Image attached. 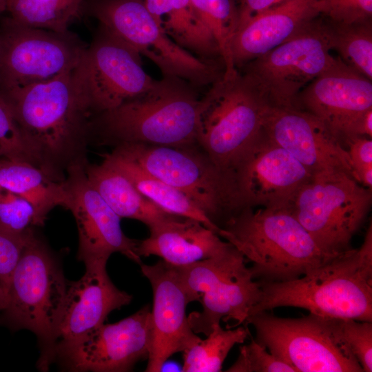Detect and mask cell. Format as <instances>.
Returning <instances> with one entry per match:
<instances>
[{"label":"cell","mask_w":372,"mask_h":372,"mask_svg":"<svg viewBox=\"0 0 372 372\" xmlns=\"http://www.w3.org/2000/svg\"><path fill=\"white\" fill-rule=\"evenodd\" d=\"M74 70L46 82L0 92L39 167L59 182L65 180L70 166L87 162L91 141L93 116L76 85Z\"/></svg>","instance_id":"obj_1"},{"label":"cell","mask_w":372,"mask_h":372,"mask_svg":"<svg viewBox=\"0 0 372 372\" xmlns=\"http://www.w3.org/2000/svg\"><path fill=\"white\" fill-rule=\"evenodd\" d=\"M260 282L262 297L251 315L291 307L326 318L372 322L371 225L359 248L340 253L298 278Z\"/></svg>","instance_id":"obj_2"},{"label":"cell","mask_w":372,"mask_h":372,"mask_svg":"<svg viewBox=\"0 0 372 372\" xmlns=\"http://www.w3.org/2000/svg\"><path fill=\"white\" fill-rule=\"evenodd\" d=\"M198 90L184 81L163 77L145 93L94 116L91 140L114 147L196 145Z\"/></svg>","instance_id":"obj_3"},{"label":"cell","mask_w":372,"mask_h":372,"mask_svg":"<svg viewBox=\"0 0 372 372\" xmlns=\"http://www.w3.org/2000/svg\"><path fill=\"white\" fill-rule=\"evenodd\" d=\"M218 235L251 263L250 270L258 281L292 280L335 256L320 248L289 207L243 209Z\"/></svg>","instance_id":"obj_4"},{"label":"cell","mask_w":372,"mask_h":372,"mask_svg":"<svg viewBox=\"0 0 372 372\" xmlns=\"http://www.w3.org/2000/svg\"><path fill=\"white\" fill-rule=\"evenodd\" d=\"M68 282L58 258L34 232L10 277L0 325L12 331L26 329L36 335L40 352L37 367L41 371L56 362Z\"/></svg>","instance_id":"obj_5"},{"label":"cell","mask_w":372,"mask_h":372,"mask_svg":"<svg viewBox=\"0 0 372 372\" xmlns=\"http://www.w3.org/2000/svg\"><path fill=\"white\" fill-rule=\"evenodd\" d=\"M113 152L192 200L220 228L242 210L228 172L198 145L124 144Z\"/></svg>","instance_id":"obj_6"},{"label":"cell","mask_w":372,"mask_h":372,"mask_svg":"<svg viewBox=\"0 0 372 372\" xmlns=\"http://www.w3.org/2000/svg\"><path fill=\"white\" fill-rule=\"evenodd\" d=\"M85 14L150 59L164 78L180 79L200 90L210 87L224 74L223 61H204L173 41L162 30L144 0H87Z\"/></svg>","instance_id":"obj_7"},{"label":"cell","mask_w":372,"mask_h":372,"mask_svg":"<svg viewBox=\"0 0 372 372\" xmlns=\"http://www.w3.org/2000/svg\"><path fill=\"white\" fill-rule=\"evenodd\" d=\"M175 268L190 302L202 305L201 311L187 316L196 334L207 336L221 320L233 322L231 328L245 324L261 299L260 281L231 244L214 256Z\"/></svg>","instance_id":"obj_8"},{"label":"cell","mask_w":372,"mask_h":372,"mask_svg":"<svg viewBox=\"0 0 372 372\" xmlns=\"http://www.w3.org/2000/svg\"><path fill=\"white\" fill-rule=\"evenodd\" d=\"M269 105L238 70L213 83L202 96L197 143L224 171L262 129Z\"/></svg>","instance_id":"obj_9"},{"label":"cell","mask_w":372,"mask_h":372,"mask_svg":"<svg viewBox=\"0 0 372 372\" xmlns=\"http://www.w3.org/2000/svg\"><path fill=\"white\" fill-rule=\"evenodd\" d=\"M371 200V189L335 172L312 176L288 207L323 251L336 255L351 249Z\"/></svg>","instance_id":"obj_10"},{"label":"cell","mask_w":372,"mask_h":372,"mask_svg":"<svg viewBox=\"0 0 372 372\" xmlns=\"http://www.w3.org/2000/svg\"><path fill=\"white\" fill-rule=\"evenodd\" d=\"M245 324L256 331V340L297 372H363L344 342L338 318L310 313L280 318L260 311Z\"/></svg>","instance_id":"obj_11"},{"label":"cell","mask_w":372,"mask_h":372,"mask_svg":"<svg viewBox=\"0 0 372 372\" xmlns=\"http://www.w3.org/2000/svg\"><path fill=\"white\" fill-rule=\"evenodd\" d=\"M319 16L300 32L239 71L270 107H295L300 92L335 65Z\"/></svg>","instance_id":"obj_12"},{"label":"cell","mask_w":372,"mask_h":372,"mask_svg":"<svg viewBox=\"0 0 372 372\" xmlns=\"http://www.w3.org/2000/svg\"><path fill=\"white\" fill-rule=\"evenodd\" d=\"M87 45L70 30L60 32L0 21V92L50 81L73 70Z\"/></svg>","instance_id":"obj_13"},{"label":"cell","mask_w":372,"mask_h":372,"mask_svg":"<svg viewBox=\"0 0 372 372\" xmlns=\"http://www.w3.org/2000/svg\"><path fill=\"white\" fill-rule=\"evenodd\" d=\"M74 75L93 116L145 93L158 82L145 72L136 50L101 25Z\"/></svg>","instance_id":"obj_14"},{"label":"cell","mask_w":372,"mask_h":372,"mask_svg":"<svg viewBox=\"0 0 372 372\" xmlns=\"http://www.w3.org/2000/svg\"><path fill=\"white\" fill-rule=\"evenodd\" d=\"M242 209L288 207L312 175L262 129L227 171Z\"/></svg>","instance_id":"obj_15"},{"label":"cell","mask_w":372,"mask_h":372,"mask_svg":"<svg viewBox=\"0 0 372 372\" xmlns=\"http://www.w3.org/2000/svg\"><path fill=\"white\" fill-rule=\"evenodd\" d=\"M152 347L151 308L112 324H103L59 352L56 362L70 371L125 372L148 359Z\"/></svg>","instance_id":"obj_16"},{"label":"cell","mask_w":372,"mask_h":372,"mask_svg":"<svg viewBox=\"0 0 372 372\" xmlns=\"http://www.w3.org/2000/svg\"><path fill=\"white\" fill-rule=\"evenodd\" d=\"M85 163L70 166L63 180L68 194L66 209L72 213L78 228L77 258L84 263L107 262L112 254L120 253L141 265L142 258L137 252L139 240L123 233L121 218L90 183Z\"/></svg>","instance_id":"obj_17"},{"label":"cell","mask_w":372,"mask_h":372,"mask_svg":"<svg viewBox=\"0 0 372 372\" xmlns=\"http://www.w3.org/2000/svg\"><path fill=\"white\" fill-rule=\"evenodd\" d=\"M262 130L312 176L343 172L354 178L346 148L325 124L313 114L294 107L269 106Z\"/></svg>","instance_id":"obj_18"},{"label":"cell","mask_w":372,"mask_h":372,"mask_svg":"<svg viewBox=\"0 0 372 372\" xmlns=\"http://www.w3.org/2000/svg\"><path fill=\"white\" fill-rule=\"evenodd\" d=\"M141 269L153 292L152 347L145 371L158 372L169 357L183 353L200 337L189 323L186 308L191 302L175 267L161 260L142 263Z\"/></svg>","instance_id":"obj_19"},{"label":"cell","mask_w":372,"mask_h":372,"mask_svg":"<svg viewBox=\"0 0 372 372\" xmlns=\"http://www.w3.org/2000/svg\"><path fill=\"white\" fill-rule=\"evenodd\" d=\"M371 81L340 59L300 92L295 107L316 116L342 142L353 122L372 108Z\"/></svg>","instance_id":"obj_20"},{"label":"cell","mask_w":372,"mask_h":372,"mask_svg":"<svg viewBox=\"0 0 372 372\" xmlns=\"http://www.w3.org/2000/svg\"><path fill=\"white\" fill-rule=\"evenodd\" d=\"M84 264L85 271L83 276L78 280L68 282L56 355L103 324L112 311L129 304L132 300V295L118 289L112 282L107 273V262Z\"/></svg>","instance_id":"obj_21"},{"label":"cell","mask_w":372,"mask_h":372,"mask_svg":"<svg viewBox=\"0 0 372 372\" xmlns=\"http://www.w3.org/2000/svg\"><path fill=\"white\" fill-rule=\"evenodd\" d=\"M317 0H285L261 12L235 34L232 59L238 70L250 61L285 42L320 15Z\"/></svg>","instance_id":"obj_22"},{"label":"cell","mask_w":372,"mask_h":372,"mask_svg":"<svg viewBox=\"0 0 372 372\" xmlns=\"http://www.w3.org/2000/svg\"><path fill=\"white\" fill-rule=\"evenodd\" d=\"M149 229V237L138 242V255L156 256L175 267L207 259L231 245L200 222L175 215Z\"/></svg>","instance_id":"obj_23"},{"label":"cell","mask_w":372,"mask_h":372,"mask_svg":"<svg viewBox=\"0 0 372 372\" xmlns=\"http://www.w3.org/2000/svg\"><path fill=\"white\" fill-rule=\"evenodd\" d=\"M144 2L162 30L180 47L204 61H223L212 34L191 0Z\"/></svg>","instance_id":"obj_24"},{"label":"cell","mask_w":372,"mask_h":372,"mask_svg":"<svg viewBox=\"0 0 372 372\" xmlns=\"http://www.w3.org/2000/svg\"><path fill=\"white\" fill-rule=\"evenodd\" d=\"M85 172L93 187L121 218L138 220L150 228L172 216L141 194L129 178L107 159L99 164L87 161Z\"/></svg>","instance_id":"obj_25"},{"label":"cell","mask_w":372,"mask_h":372,"mask_svg":"<svg viewBox=\"0 0 372 372\" xmlns=\"http://www.w3.org/2000/svg\"><path fill=\"white\" fill-rule=\"evenodd\" d=\"M0 187L28 201L44 224L57 206L67 208L68 194L64 183L54 180L38 166L25 161L0 158Z\"/></svg>","instance_id":"obj_26"},{"label":"cell","mask_w":372,"mask_h":372,"mask_svg":"<svg viewBox=\"0 0 372 372\" xmlns=\"http://www.w3.org/2000/svg\"><path fill=\"white\" fill-rule=\"evenodd\" d=\"M121 170L145 198L167 214L196 220L217 234L220 227L187 196L142 170L132 161L112 152L104 155Z\"/></svg>","instance_id":"obj_27"},{"label":"cell","mask_w":372,"mask_h":372,"mask_svg":"<svg viewBox=\"0 0 372 372\" xmlns=\"http://www.w3.org/2000/svg\"><path fill=\"white\" fill-rule=\"evenodd\" d=\"M321 25L330 50H335L344 63L372 81V19L340 23L322 17Z\"/></svg>","instance_id":"obj_28"},{"label":"cell","mask_w":372,"mask_h":372,"mask_svg":"<svg viewBox=\"0 0 372 372\" xmlns=\"http://www.w3.org/2000/svg\"><path fill=\"white\" fill-rule=\"evenodd\" d=\"M87 0H6L8 16L34 28L67 32L70 25L85 14Z\"/></svg>","instance_id":"obj_29"},{"label":"cell","mask_w":372,"mask_h":372,"mask_svg":"<svg viewBox=\"0 0 372 372\" xmlns=\"http://www.w3.org/2000/svg\"><path fill=\"white\" fill-rule=\"evenodd\" d=\"M250 336L247 327L223 329L220 324L213 327L205 339L199 338L183 352L182 371L218 372L231 349Z\"/></svg>","instance_id":"obj_30"},{"label":"cell","mask_w":372,"mask_h":372,"mask_svg":"<svg viewBox=\"0 0 372 372\" xmlns=\"http://www.w3.org/2000/svg\"><path fill=\"white\" fill-rule=\"evenodd\" d=\"M191 1L218 45L225 66L223 75L234 74L238 70L232 59L231 43L238 28L239 3L237 0Z\"/></svg>","instance_id":"obj_31"},{"label":"cell","mask_w":372,"mask_h":372,"mask_svg":"<svg viewBox=\"0 0 372 372\" xmlns=\"http://www.w3.org/2000/svg\"><path fill=\"white\" fill-rule=\"evenodd\" d=\"M0 158L39 166L37 158L10 106L0 93Z\"/></svg>","instance_id":"obj_32"},{"label":"cell","mask_w":372,"mask_h":372,"mask_svg":"<svg viewBox=\"0 0 372 372\" xmlns=\"http://www.w3.org/2000/svg\"><path fill=\"white\" fill-rule=\"evenodd\" d=\"M44 224L25 199L0 187V228L17 236H27Z\"/></svg>","instance_id":"obj_33"},{"label":"cell","mask_w":372,"mask_h":372,"mask_svg":"<svg viewBox=\"0 0 372 372\" xmlns=\"http://www.w3.org/2000/svg\"><path fill=\"white\" fill-rule=\"evenodd\" d=\"M228 372H297L262 344L251 338L250 342L240 347L239 354Z\"/></svg>","instance_id":"obj_34"},{"label":"cell","mask_w":372,"mask_h":372,"mask_svg":"<svg viewBox=\"0 0 372 372\" xmlns=\"http://www.w3.org/2000/svg\"><path fill=\"white\" fill-rule=\"evenodd\" d=\"M338 326L342 338L363 372H371L372 322L338 318Z\"/></svg>","instance_id":"obj_35"},{"label":"cell","mask_w":372,"mask_h":372,"mask_svg":"<svg viewBox=\"0 0 372 372\" xmlns=\"http://www.w3.org/2000/svg\"><path fill=\"white\" fill-rule=\"evenodd\" d=\"M320 16L340 23L372 19V0H317Z\"/></svg>","instance_id":"obj_36"},{"label":"cell","mask_w":372,"mask_h":372,"mask_svg":"<svg viewBox=\"0 0 372 372\" xmlns=\"http://www.w3.org/2000/svg\"><path fill=\"white\" fill-rule=\"evenodd\" d=\"M351 160L354 178L372 187V140L364 136H349L342 141Z\"/></svg>","instance_id":"obj_37"},{"label":"cell","mask_w":372,"mask_h":372,"mask_svg":"<svg viewBox=\"0 0 372 372\" xmlns=\"http://www.w3.org/2000/svg\"><path fill=\"white\" fill-rule=\"evenodd\" d=\"M34 232L27 236H17L0 228V285L6 291L11 273L28 240Z\"/></svg>","instance_id":"obj_38"},{"label":"cell","mask_w":372,"mask_h":372,"mask_svg":"<svg viewBox=\"0 0 372 372\" xmlns=\"http://www.w3.org/2000/svg\"><path fill=\"white\" fill-rule=\"evenodd\" d=\"M284 1L285 0H241L238 7L237 31L258 14Z\"/></svg>","instance_id":"obj_39"},{"label":"cell","mask_w":372,"mask_h":372,"mask_svg":"<svg viewBox=\"0 0 372 372\" xmlns=\"http://www.w3.org/2000/svg\"><path fill=\"white\" fill-rule=\"evenodd\" d=\"M364 136L371 138L372 108L363 112L353 121L347 136Z\"/></svg>","instance_id":"obj_40"},{"label":"cell","mask_w":372,"mask_h":372,"mask_svg":"<svg viewBox=\"0 0 372 372\" xmlns=\"http://www.w3.org/2000/svg\"><path fill=\"white\" fill-rule=\"evenodd\" d=\"M7 301V291L2 286L0 285V312L6 308Z\"/></svg>","instance_id":"obj_41"},{"label":"cell","mask_w":372,"mask_h":372,"mask_svg":"<svg viewBox=\"0 0 372 372\" xmlns=\"http://www.w3.org/2000/svg\"><path fill=\"white\" fill-rule=\"evenodd\" d=\"M6 10V0H0V14Z\"/></svg>","instance_id":"obj_42"}]
</instances>
